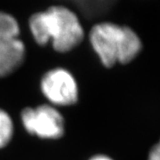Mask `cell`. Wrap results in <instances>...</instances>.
Instances as JSON below:
<instances>
[{"label": "cell", "mask_w": 160, "mask_h": 160, "mask_svg": "<svg viewBox=\"0 0 160 160\" xmlns=\"http://www.w3.org/2000/svg\"><path fill=\"white\" fill-rule=\"evenodd\" d=\"M19 35L17 21L0 12V78L12 74L24 62L26 48Z\"/></svg>", "instance_id": "obj_3"}, {"label": "cell", "mask_w": 160, "mask_h": 160, "mask_svg": "<svg viewBox=\"0 0 160 160\" xmlns=\"http://www.w3.org/2000/svg\"><path fill=\"white\" fill-rule=\"evenodd\" d=\"M148 160H160V141L152 148L149 152Z\"/></svg>", "instance_id": "obj_8"}, {"label": "cell", "mask_w": 160, "mask_h": 160, "mask_svg": "<svg viewBox=\"0 0 160 160\" xmlns=\"http://www.w3.org/2000/svg\"><path fill=\"white\" fill-rule=\"evenodd\" d=\"M25 130L41 139L57 140L65 132V121L56 107L43 104L36 108H25L21 114Z\"/></svg>", "instance_id": "obj_4"}, {"label": "cell", "mask_w": 160, "mask_h": 160, "mask_svg": "<svg viewBox=\"0 0 160 160\" xmlns=\"http://www.w3.org/2000/svg\"><path fill=\"white\" fill-rule=\"evenodd\" d=\"M43 95L54 107H68L78 101V86L68 69L55 68L44 74L40 81Z\"/></svg>", "instance_id": "obj_5"}, {"label": "cell", "mask_w": 160, "mask_h": 160, "mask_svg": "<svg viewBox=\"0 0 160 160\" xmlns=\"http://www.w3.org/2000/svg\"><path fill=\"white\" fill-rule=\"evenodd\" d=\"M89 160H113L112 158H110L109 157H107L105 155H96L93 156L92 158H91Z\"/></svg>", "instance_id": "obj_9"}, {"label": "cell", "mask_w": 160, "mask_h": 160, "mask_svg": "<svg viewBox=\"0 0 160 160\" xmlns=\"http://www.w3.org/2000/svg\"><path fill=\"white\" fill-rule=\"evenodd\" d=\"M74 4L85 15L90 18L102 15L109 12L117 0H67Z\"/></svg>", "instance_id": "obj_6"}, {"label": "cell", "mask_w": 160, "mask_h": 160, "mask_svg": "<svg viewBox=\"0 0 160 160\" xmlns=\"http://www.w3.org/2000/svg\"><path fill=\"white\" fill-rule=\"evenodd\" d=\"M29 29L35 41L45 46L51 42L59 52L73 50L84 39L85 32L78 15L68 7L54 6L33 14Z\"/></svg>", "instance_id": "obj_1"}, {"label": "cell", "mask_w": 160, "mask_h": 160, "mask_svg": "<svg viewBox=\"0 0 160 160\" xmlns=\"http://www.w3.org/2000/svg\"><path fill=\"white\" fill-rule=\"evenodd\" d=\"M13 131V122L10 115L0 109V149H4L10 143Z\"/></svg>", "instance_id": "obj_7"}, {"label": "cell", "mask_w": 160, "mask_h": 160, "mask_svg": "<svg viewBox=\"0 0 160 160\" xmlns=\"http://www.w3.org/2000/svg\"><path fill=\"white\" fill-rule=\"evenodd\" d=\"M89 39L101 62L107 68L132 62L142 49L136 33L126 26L100 22L92 28Z\"/></svg>", "instance_id": "obj_2"}]
</instances>
